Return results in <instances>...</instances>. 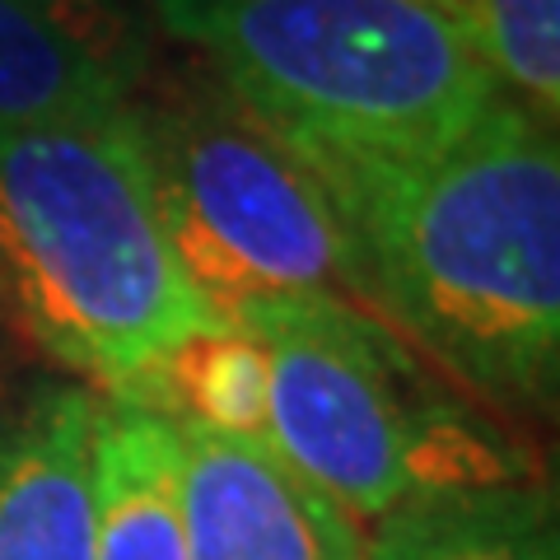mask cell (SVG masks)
Masks as SVG:
<instances>
[{"label": "cell", "mask_w": 560, "mask_h": 560, "mask_svg": "<svg viewBox=\"0 0 560 560\" xmlns=\"http://www.w3.org/2000/svg\"><path fill=\"white\" fill-rule=\"evenodd\" d=\"M0 308L113 401L230 327L168 243L136 103L0 131Z\"/></svg>", "instance_id": "7a4b0ae2"}, {"label": "cell", "mask_w": 560, "mask_h": 560, "mask_svg": "<svg viewBox=\"0 0 560 560\" xmlns=\"http://www.w3.org/2000/svg\"><path fill=\"white\" fill-rule=\"evenodd\" d=\"M131 407H150L178 425H197L220 440H261L267 444L271 370L267 350L243 327H220L187 341L178 355L160 364Z\"/></svg>", "instance_id": "8fae6325"}, {"label": "cell", "mask_w": 560, "mask_h": 560, "mask_svg": "<svg viewBox=\"0 0 560 560\" xmlns=\"http://www.w3.org/2000/svg\"><path fill=\"white\" fill-rule=\"evenodd\" d=\"M230 323L267 350V448L350 523L411 500L528 486L514 448L430 397L397 341L350 300H261Z\"/></svg>", "instance_id": "277c9868"}, {"label": "cell", "mask_w": 560, "mask_h": 560, "mask_svg": "<svg viewBox=\"0 0 560 560\" xmlns=\"http://www.w3.org/2000/svg\"><path fill=\"white\" fill-rule=\"evenodd\" d=\"M160 24L220 70L313 168L420 160L453 145L500 80L453 0H154Z\"/></svg>", "instance_id": "3957f363"}, {"label": "cell", "mask_w": 560, "mask_h": 560, "mask_svg": "<svg viewBox=\"0 0 560 560\" xmlns=\"http://www.w3.org/2000/svg\"><path fill=\"white\" fill-rule=\"evenodd\" d=\"M94 560H187L183 440L168 416L131 401L98 407Z\"/></svg>", "instance_id": "9c48e42d"}, {"label": "cell", "mask_w": 560, "mask_h": 560, "mask_svg": "<svg viewBox=\"0 0 560 560\" xmlns=\"http://www.w3.org/2000/svg\"><path fill=\"white\" fill-rule=\"evenodd\" d=\"M178 440L187 560H364L360 523L261 440H220L197 425H178Z\"/></svg>", "instance_id": "8992f818"}, {"label": "cell", "mask_w": 560, "mask_h": 560, "mask_svg": "<svg viewBox=\"0 0 560 560\" xmlns=\"http://www.w3.org/2000/svg\"><path fill=\"white\" fill-rule=\"evenodd\" d=\"M98 401L38 388L0 407V560H94Z\"/></svg>", "instance_id": "ba28073f"}, {"label": "cell", "mask_w": 560, "mask_h": 560, "mask_svg": "<svg viewBox=\"0 0 560 560\" xmlns=\"http://www.w3.org/2000/svg\"><path fill=\"white\" fill-rule=\"evenodd\" d=\"M145 70L117 0H0V131L127 108Z\"/></svg>", "instance_id": "52a82bcc"}, {"label": "cell", "mask_w": 560, "mask_h": 560, "mask_svg": "<svg viewBox=\"0 0 560 560\" xmlns=\"http://www.w3.org/2000/svg\"><path fill=\"white\" fill-rule=\"evenodd\" d=\"M364 560H560L556 510L533 481L411 500L370 523Z\"/></svg>", "instance_id": "30bf717a"}, {"label": "cell", "mask_w": 560, "mask_h": 560, "mask_svg": "<svg viewBox=\"0 0 560 560\" xmlns=\"http://www.w3.org/2000/svg\"><path fill=\"white\" fill-rule=\"evenodd\" d=\"M337 201L360 290L490 397L551 401L560 374V145L495 98L453 145L313 168Z\"/></svg>", "instance_id": "6da1fadb"}, {"label": "cell", "mask_w": 560, "mask_h": 560, "mask_svg": "<svg viewBox=\"0 0 560 560\" xmlns=\"http://www.w3.org/2000/svg\"><path fill=\"white\" fill-rule=\"evenodd\" d=\"M136 117L168 243L224 318L261 300L360 290L327 183L234 94H191Z\"/></svg>", "instance_id": "5b68a950"}, {"label": "cell", "mask_w": 560, "mask_h": 560, "mask_svg": "<svg viewBox=\"0 0 560 560\" xmlns=\"http://www.w3.org/2000/svg\"><path fill=\"white\" fill-rule=\"evenodd\" d=\"M504 98L541 127L560 113V0H453Z\"/></svg>", "instance_id": "7c38bea8"}]
</instances>
